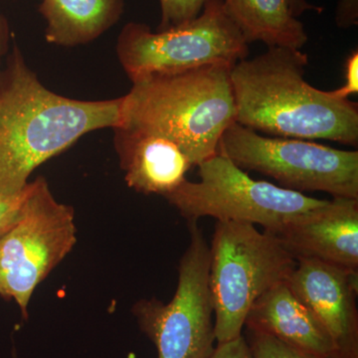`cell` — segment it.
I'll return each mask as SVG.
<instances>
[{
	"mask_svg": "<svg viewBox=\"0 0 358 358\" xmlns=\"http://www.w3.org/2000/svg\"><path fill=\"white\" fill-rule=\"evenodd\" d=\"M121 98L81 101L47 89L14 48L0 83V194L24 189L35 169L85 134L121 124Z\"/></svg>",
	"mask_w": 358,
	"mask_h": 358,
	"instance_id": "cell-1",
	"label": "cell"
},
{
	"mask_svg": "<svg viewBox=\"0 0 358 358\" xmlns=\"http://www.w3.org/2000/svg\"><path fill=\"white\" fill-rule=\"evenodd\" d=\"M307 54L268 47L239 61L230 78L236 122L277 138L326 140L357 147L358 106L305 80Z\"/></svg>",
	"mask_w": 358,
	"mask_h": 358,
	"instance_id": "cell-2",
	"label": "cell"
},
{
	"mask_svg": "<svg viewBox=\"0 0 358 358\" xmlns=\"http://www.w3.org/2000/svg\"><path fill=\"white\" fill-rule=\"evenodd\" d=\"M231 69L208 65L131 82L115 129L166 136L199 166L217 154L224 131L236 122Z\"/></svg>",
	"mask_w": 358,
	"mask_h": 358,
	"instance_id": "cell-3",
	"label": "cell"
},
{
	"mask_svg": "<svg viewBox=\"0 0 358 358\" xmlns=\"http://www.w3.org/2000/svg\"><path fill=\"white\" fill-rule=\"evenodd\" d=\"M209 253L214 331L224 343L243 336L253 303L287 281L298 261L272 233L238 221H217Z\"/></svg>",
	"mask_w": 358,
	"mask_h": 358,
	"instance_id": "cell-4",
	"label": "cell"
},
{
	"mask_svg": "<svg viewBox=\"0 0 358 358\" xmlns=\"http://www.w3.org/2000/svg\"><path fill=\"white\" fill-rule=\"evenodd\" d=\"M248 53V43L223 0H206L196 18L166 30L154 32L143 23L129 22L117 44V58L131 82L203 66L233 67Z\"/></svg>",
	"mask_w": 358,
	"mask_h": 358,
	"instance_id": "cell-5",
	"label": "cell"
},
{
	"mask_svg": "<svg viewBox=\"0 0 358 358\" xmlns=\"http://www.w3.org/2000/svg\"><path fill=\"white\" fill-rule=\"evenodd\" d=\"M199 182L185 179L164 199L187 223L200 218L238 221L274 233L289 221L317 208L327 200L250 178L228 157L216 154L199 166Z\"/></svg>",
	"mask_w": 358,
	"mask_h": 358,
	"instance_id": "cell-6",
	"label": "cell"
},
{
	"mask_svg": "<svg viewBox=\"0 0 358 358\" xmlns=\"http://www.w3.org/2000/svg\"><path fill=\"white\" fill-rule=\"evenodd\" d=\"M217 154L243 171L274 178L296 192H326L358 199V152L308 140L270 138L235 122L221 136Z\"/></svg>",
	"mask_w": 358,
	"mask_h": 358,
	"instance_id": "cell-7",
	"label": "cell"
},
{
	"mask_svg": "<svg viewBox=\"0 0 358 358\" xmlns=\"http://www.w3.org/2000/svg\"><path fill=\"white\" fill-rule=\"evenodd\" d=\"M75 214L54 197L43 178L29 182L20 217L0 237V294L13 299L23 317L33 292L76 244Z\"/></svg>",
	"mask_w": 358,
	"mask_h": 358,
	"instance_id": "cell-8",
	"label": "cell"
},
{
	"mask_svg": "<svg viewBox=\"0 0 358 358\" xmlns=\"http://www.w3.org/2000/svg\"><path fill=\"white\" fill-rule=\"evenodd\" d=\"M188 228L190 243L179 262L173 300H141L133 308L141 331L157 348V358H211L216 348L209 246L197 222L188 223Z\"/></svg>",
	"mask_w": 358,
	"mask_h": 358,
	"instance_id": "cell-9",
	"label": "cell"
},
{
	"mask_svg": "<svg viewBox=\"0 0 358 358\" xmlns=\"http://www.w3.org/2000/svg\"><path fill=\"white\" fill-rule=\"evenodd\" d=\"M287 284L331 336L339 358H358V271L298 259Z\"/></svg>",
	"mask_w": 358,
	"mask_h": 358,
	"instance_id": "cell-10",
	"label": "cell"
},
{
	"mask_svg": "<svg viewBox=\"0 0 358 358\" xmlns=\"http://www.w3.org/2000/svg\"><path fill=\"white\" fill-rule=\"evenodd\" d=\"M272 234L296 260L315 259L358 271V199L333 197Z\"/></svg>",
	"mask_w": 358,
	"mask_h": 358,
	"instance_id": "cell-11",
	"label": "cell"
},
{
	"mask_svg": "<svg viewBox=\"0 0 358 358\" xmlns=\"http://www.w3.org/2000/svg\"><path fill=\"white\" fill-rule=\"evenodd\" d=\"M114 129L115 150L129 187L166 196L185 180L192 164L173 141L159 134Z\"/></svg>",
	"mask_w": 358,
	"mask_h": 358,
	"instance_id": "cell-12",
	"label": "cell"
},
{
	"mask_svg": "<svg viewBox=\"0 0 358 358\" xmlns=\"http://www.w3.org/2000/svg\"><path fill=\"white\" fill-rule=\"evenodd\" d=\"M244 327L270 334L303 352L339 358L336 343L326 327L286 281L275 285L253 303Z\"/></svg>",
	"mask_w": 358,
	"mask_h": 358,
	"instance_id": "cell-13",
	"label": "cell"
},
{
	"mask_svg": "<svg viewBox=\"0 0 358 358\" xmlns=\"http://www.w3.org/2000/svg\"><path fill=\"white\" fill-rule=\"evenodd\" d=\"M224 6L247 43L301 50L308 37L298 16L307 10L322 11L307 0H223Z\"/></svg>",
	"mask_w": 358,
	"mask_h": 358,
	"instance_id": "cell-14",
	"label": "cell"
},
{
	"mask_svg": "<svg viewBox=\"0 0 358 358\" xmlns=\"http://www.w3.org/2000/svg\"><path fill=\"white\" fill-rule=\"evenodd\" d=\"M40 11L47 41L72 47L93 41L115 24L122 0H43Z\"/></svg>",
	"mask_w": 358,
	"mask_h": 358,
	"instance_id": "cell-15",
	"label": "cell"
},
{
	"mask_svg": "<svg viewBox=\"0 0 358 358\" xmlns=\"http://www.w3.org/2000/svg\"><path fill=\"white\" fill-rule=\"evenodd\" d=\"M246 331L245 338L252 358H334L303 352L268 334L247 329Z\"/></svg>",
	"mask_w": 358,
	"mask_h": 358,
	"instance_id": "cell-16",
	"label": "cell"
},
{
	"mask_svg": "<svg viewBox=\"0 0 358 358\" xmlns=\"http://www.w3.org/2000/svg\"><path fill=\"white\" fill-rule=\"evenodd\" d=\"M206 0H159L162 21L159 30L185 24L201 13Z\"/></svg>",
	"mask_w": 358,
	"mask_h": 358,
	"instance_id": "cell-17",
	"label": "cell"
},
{
	"mask_svg": "<svg viewBox=\"0 0 358 358\" xmlns=\"http://www.w3.org/2000/svg\"><path fill=\"white\" fill-rule=\"evenodd\" d=\"M29 190V183L24 189L13 194H0V237L6 234L16 222Z\"/></svg>",
	"mask_w": 358,
	"mask_h": 358,
	"instance_id": "cell-18",
	"label": "cell"
},
{
	"mask_svg": "<svg viewBox=\"0 0 358 358\" xmlns=\"http://www.w3.org/2000/svg\"><path fill=\"white\" fill-rule=\"evenodd\" d=\"M345 82L341 88L331 91L339 99H348L358 93V52L353 51L345 63Z\"/></svg>",
	"mask_w": 358,
	"mask_h": 358,
	"instance_id": "cell-19",
	"label": "cell"
},
{
	"mask_svg": "<svg viewBox=\"0 0 358 358\" xmlns=\"http://www.w3.org/2000/svg\"><path fill=\"white\" fill-rule=\"evenodd\" d=\"M211 358H252L248 343L244 336L227 341L218 343Z\"/></svg>",
	"mask_w": 358,
	"mask_h": 358,
	"instance_id": "cell-20",
	"label": "cell"
},
{
	"mask_svg": "<svg viewBox=\"0 0 358 358\" xmlns=\"http://www.w3.org/2000/svg\"><path fill=\"white\" fill-rule=\"evenodd\" d=\"M7 40H8V25L3 16L0 14V59L6 51Z\"/></svg>",
	"mask_w": 358,
	"mask_h": 358,
	"instance_id": "cell-21",
	"label": "cell"
},
{
	"mask_svg": "<svg viewBox=\"0 0 358 358\" xmlns=\"http://www.w3.org/2000/svg\"><path fill=\"white\" fill-rule=\"evenodd\" d=\"M13 358H18V357H17V353H16L15 350H13Z\"/></svg>",
	"mask_w": 358,
	"mask_h": 358,
	"instance_id": "cell-22",
	"label": "cell"
}]
</instances>
